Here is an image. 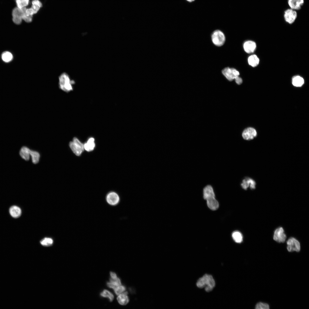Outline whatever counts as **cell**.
<instances>
[{
	"instance_id": "1",
	"label": "cell",
	"mask_w": 309,
	"mask_h": 309,
	"mask_svg": "<svg viewBox=\"0 0 309 309\" xmlns=\"http://www.w3.org/2000/svg\"><path fill=\"white\" fill-rule=\"evenodd\" d=\"M75 82L70 78L66 73L62 74L59 78V86L60 89L66 92H69L73 89Z\"/></svg>"
},
{
	"instance_id": "2",
	"label": "cell",
	"mask_w": 309,
	"mask_h": 309,
	"mask_svg": "<svg viewBox=\"0 0 309 309\" xmlns=\"http://www.w3.org/2000/svg\"><path fill=\"white\" fill-rule=\"evenodd\" d=\"M215 282L211 275L205 274L197 280L196 285L199 288H204L207 292L212 291L215 286Z\"/></svg>"
},
{
	"instance_id": "3",
	"label": "cell",
	"mask_w": 309,
	"mask_h": 309,
	"mask_svg": "<svg viewBox=\"0 0 309 309\" xmlns=\"http://www.w3.org/2000/svg\"><path fill=\"white\" fill-rule=\"evenodd\" d=\"M69 146L73 152L78 156L80 155L84 150V144L75 137L70 142Z\"/></svg>"
},
{
	"instance_id": "4",
	"label": "cell",
	"mask_w": 309,
	"mask_h": 309,
	"mask_svg": "<svg viewBox=\"0 0 309 309\" xmlns=\"http://www.w3.org/2000/svg\"><path fill=\"white\" fill-rule=\"evenodd\" d=\"M26 7L19 8L17 7H15L12 11V20L16 24H20L25 14Z\"/></svg>"
},
{
	"instance_id": "5",
	"label": "cell",
	"mask_w": 309,
	"mask_h": 309,
	"mask_svg": "<svg viewBox=\"0 0 309 309\" xmlns=\"http://www.w3.org/2000/svg\"><path fill=\"white\" fill-rule=\"evenodd\" d=\"M211 39L213 43L216 46L222 45L225 41V37L223 33L221 31L217 30L212 34Z\"/></svg>"
},
{
	"instance_id": "6",
	"label": "cell",
	"mask_w": 309,
	"mask_h": 309,
	"mask_svg": "<svg viewBox=\"0 0 309 309\" xmlns=\"http://www.w3.org/2000/svg\"><path fill=\"white\" fill-rule=\"evenodd\" d=\"M287 249L290 252L296 251L299 252L300 250L299 242L293 237L290 238L287 241Z\"/></svg>"
},
{
	"instance_id": "7",
	"label": "cell",
	"mask_w": 309,
	"mask_h": 309,
	"mask_svg": "<svg viewBox=\"0 0 309 309\" xmlns=\"http://www.w3.org/2000/svg\"><path fill=\"white\" fill-rule=\"evenodd\" d=\"M222 73L229 81H232L239 76V73L236 69L233 68L226 67L223 69Z\"/></svg>"
},
{
	"instance_id": "8",
	"label": "cell",
	"mask_w": 309,
	"mask_h": 309,
	"mask_svg": "<svg viewBox=\"0 0 309 309\" xmlns=\"http://www.w3.org/2000/svg\"><path fill=\"white\" fill-rule=\"evenodd\" d=\"M106 200L109 205L112 206H115L119 203L120 198L116 193L111 191L107 194L106 196Z\"/></svg>"
},
{
	"instance_id": "9",
	"label": "cell",
	"mask_w": 309,
	"mask_h": 309,
	"mask_svg": "<svg viewBox=\"0 0 309 309\" xmlns=\"http://www.w3.org/2000/svg\"><path fill=\"white\" fill-rule=\"evenodd\" d=\"M286 238V235L282 227H279L274 231L273 239L276 242L278 243H284L285 241Z\"/></svg>"
},
{
	"instance_id": "10",
	"label": "cell",
	"mask_w": 309,
	"mask_h": 309,
	"mask_svg": "<svg viewBox=\"0 0 309 309\" xmlns=\"http://www.w3.org/2000/svg\"><path fill=\"white\" fill-rule=\"evenodd\" d=\"M296 12L291 9L286 10L284 12V17L285 21L290 24L293 23L297 17Z\"/></svg>"
},
{
	"instance_id": "11",
	"label": "cell",
	"mask_w": 309,
	"mask_h": 309,
	"mask_svg": "<svg viewBox=\"0 0 309 309\" xmlns=\"http://www.w3.org/2000/svg\"><path fill=\"white\" fill-rule=\"evenodd\" d=\"M242 135L244 139L249 140L253 139L256 136L257 132L254 128L249 127L244 130Z\"/></svg>"
},
{
	"instance_id": "12",
	"label": "cell",
	"mask_w": 309,
	"mask_h": 309,
	"mask_svg": "<svg viewBox=\"0 0 309 309\" xmlns=\"http://www.w3.org/2000/svg\"><path fill=\"white\" fill-rule=\"evenodd\" d=\"M256 185L255 181L249 177H246L243 179L241 184L242 188L245 190H247L249 187L251 189H254L255 188Z\"/></svg>"
},
{
	"instance_id": "13",
	"label": "cell",
	"mask_w": 309,
	"mask_h": 309,
	"mask_svg": "<svg viewBox=\"0 0 309 309\" xmlns=\"http://www.w3.org/2000/svg\"><path fill=\"white\" fill-rule=\"evenodd\" d=\"M255 43L252 41H247L244 43L243 47L245 51L247 53L253 52L256 48Z\"/></svg>"
},
{
	"instance_id": "14",
	"label": "cell",
	"mask_w": 309,
	"mask_h": 309,
	"mask_svg": "<svg viewBox=\"0 0 309 309\" xmlns=\"http://www.w3.org/2000/svg\"><path fill=\"white\" fill-rule=\"evenodd\" d=\"M290 9L294 10L300 9L304 3V0H288Z\"/></svg>"
},
{
	"instance_id": "15",
	"label": "cell",
	"mask_w": 309,
	"mask_h": 309,
	"mask_svg": "<svg viewBox=\"0 0 309 309\" xmlns=\"http://www.w3.org/2000/svg\"><path fill=\"white\" fill-rule=\"evenodd\" d=\"M207 203L208 207L211 210H215L217 209L219 207L218 201L215 199V197H211L207 199Z\"/></svg>"
},
{
	"instance_id": "16",
	"label": "cell",
	"mask_w": 309,
	"mask_h": 309,
	"mask_svg": "<svg viewBox=\"0 0 309 309\" xmlns=\"http://www.w3.org/2000/svg\"><path fill=\"white\" fill-rule=\"evenodd\" d=\"M127 294V292H125L118 295L117 300L120 304L124 305L128 303L129 299Z\"/></svg>"
},
{
	"instance_id": "17",
	"label": "cell",
	"mask_w": 309,
	"mask_h": 309,
	"mask_svg": "<svg viewBox=\"0 0 309 309\" xmlns=\"http://www.w3.org/2000/svg\"><path fill=\"white\" fill-rule=\"evenodd\" d=\"M9 212L11 216L15 218L19 217L21 213V209L18 206L15 205L12 206L10 207Z\"/></svg>"
},
{
	"instance_id": "18",
	"label": "cell",
	"mask_w": 309,
	"mask_h": 309,
	"mask_svg": "<svg viewBox=\"0 0 309 309\" xmlns=\"http://www.w3.org/2000/svg\"><path fill=\"white\" fill-rule=\"evenodd\" d=\"M94 140V139L93 137L89 138L87 142L84 144V149L88 152L93 150L95 146Z\"/></svg>"
},
{
	"instance_id": "19",
	"label": "cell",
	"mask_w": 309,
	"mask_h": 309,
	"mask_svg": "<svg viewBox=\"0 0 309 309\" xmlns=\"http://www.w3.org/2000/svg\"><path fill=\"white\" fill-rule=\"evenodd\" d=\"M211 196H215V194L212 186L208 185L203 189V197L205 199L207 197Z\"/></svg>"
},
{
	"instance_id": "20",
	"label": "cell",
	"mask_w": 309,
	"mask_h": 309,
	"mask_svg": "<svg viewBox=\"0 0 309 309\" xmlns=\"http://www.w3.org/2000/svg\"><path fill=\"white\" fill-rule=\"evenodd\" d=\"M107 285L108 287L114 290L117 287L121 285L120 279L117 277L115 278H111L109 282H107Z\"/></svg>"
},
{
	"instance_id": "21",
	"label": "cell",
	"mask_w": 309,
	"mask_h": 309,
	"mask_svg": "<svg viewBox=\"0 0 309 309\" xmlns=\"http://www.w3.org/2000/svg\"><path fill=\"white\" fill-rule=\"evenodd\" d=\"M30 150L26 146L23 147L20 150L19 154L21 157L26 161L29 160Z\"/></svg>"
},
{
	"instance_id": "22",
	"label": "cell",
	"mask_w": 309,
	"mask_h": 309,
	"mask_svg": "<svg viewBox=\"0 0 309 309\" xmlns=\"http://www.w3.org/2000/svg\"><path fill=\"white\" fill-rule=\"evenodd\" d=\"M248 61L250 65L253 67H255L258 64L259 60L256 55H252L249 57Z\"/></svg>"
},
{
	"instance_id": "23",
	"label": "cell",
	"mask_w": 309,
	"mask_h": 309,
	"mask_svg": "<svg viewBox=\"0 0 309 309\" xmlns=\"http://www.w3.org/2000/svg\"><path fill=\"white\" fill-rule=\"evenodd\" d=\"M304 80L302 77L296 76L293 78L292 80L293 85L296 87L301 86L304 84Z\"/></svg>"
},
{
	"instance_id": "24",
	"label": "cell",
	"mask_w": 309,
	"mask_h": 309,
	"mask_svg": "<svg viewBox=\"0 0 309 309\" xmlns=\"http://www.w3.org/2000/svg\"><path fill=\"white\" fill-rule=\"evenodd\" d=\"M232 237L234 241L237 243H240L243 241V235L239 231H234L232 233Z\"/></svg>"
},
{
	"instance_id": "25",
	"label": "cell",
	"mask_w": 309,
	"mask_h": 309,
	"mask_svg": "<svg viewBox=\"0 0 309 309\" xmlns=\"http://www.w3.org/2000/svg\"><path fill=\"white\" fill-rule=\"evenodd\" d=\"M1 58L3 60L6 62H11L13 58V56L10 52L6 51L3 52L1 55Z\"/></svg>"
},
{
	"instance_id": "26",
	"label": "cell",
	"mask_w": 309,
	"mask_h": 309,
	"mask_svg": "<svg viewBox=\"0 0 309 309\" xmlns=\"http://www.w3.org/2000/svg\"><path fill=\"white\" fill-rule=\"evenodd\" d=\"M31 7L36 13L42 6V4L39 0H33Z\"/></svg>"
},
{
	"instance_id": "27",
	"label": "cell",
	"mask_w": 309,
	"mask_h": 309,
	"mask_svg": "<svg viewBox=\"0 0 309 309\" xmlns=\"http://www.w3.org/2000/svg\"><path fill=\"white\" fill-rule=\"evenodd\" d=\"M30 154L33 163L35 164L37 163L40 158L39 153L37 151L30 150Z\"/></svg>"
},
{
	"instance_id": "28",
	"label": "cell",
	"mask_w": 309,
	"mask_h": 309,
	"mask_svg": "<svg viewBox=\"0 0 309 309\" xmlns=\"http://www.w3.org/2000/svg\"><path fill=\"white\" fill-rule=\"evenodd\" d=\"M17 6L19 8L26 7L29 4V0H15Z\"/></svg>"
},
{
	"instance_id": "29",
	"label": "cell",
	"mask_w": 309,
	"mask_h": 309,
	"mask_svg": "<svg viewBox=\"0 0 309 309\" xmlns=\"http://www.w3.org/2000/svg\"><path fill=\"white\" fill-rule=\"evenodd\" d=\"M100 296L108 298L110 302H112L114 299L113 295L109 291L104 290L100 294Z\"/></svg>"
},
{
	"instance_id": "30",
	"label": "cell",
	"mask_w": 309,
	"mask_h": 309,
	"mask_svg": "<svg viewBox=\"0 0 309 309\" xmlns=\"http://www.w3.org/2000/svg\"><path fill=\"white\" fill-rule=\"evenodd\" d=\"M269 305L267 303L262 302L258 303L255 306L256 309H269Z\"/></svg>"
},
{
	"instance_id": "31",
	"label": "cell",
	"mask_w": 309,
	"mask_h": 309,
	"mask_svg": "<svg viewBox=\"0 0 309 309\" xmlns=\"http://www.w3.org/2000/svg\"><path fill=\"white\" fill-rule=\"evenodd\" d=\"M53 243L52 239L49 238H45L40 242L41 244L44 246H49L52 244Z\"/></svg>"
},
{
	"instance_id": "32",
	"label": "cell",
	"mask_w": 309,
	"mask_h": 309,
	"mask_svg": "<svg viewBox=\"0 0 309 309\" xmlns=\"http://www.w3.org/2000/svg\"><path fill=\"white\" fill-rule=\"evenodd\" d=\"M116 294L118 295L123 293L126 290L125 287L121 285L117 287L114 290Z\"/></svg>"
},
{
	"instance_id": "33",
	"label": "cell",
	"mask_w": 309,
	"mask_h": 309,
	"mask_svg": "<svg viewBox=\"0 0 309 309\" xmlns=\"http://www.w3.org/2000/svg\"><path fill=\"white\" fill-rule=\"evenodd\" d=\"M25 14L27 16L31 15L33 16V14H36V13L33 9L31 7L30 8L26 9Z\"/></svg>"
},
{
	"instance_id": "34",
	"label": "cell",
	"mask_w": 309,
	"mask_h": 309,
	"mask_svg": "<svg viewBox=\"0 0 309 309\" xmlns=\"http://www.w3.org/2000/svg\"><path fill=\"white\" fill-rule=\"evenodd\" d=\"M32 15L27 16L26 14L25 15L23 18V20L27 23H30L32 21Z\"/></svg>"
},
{
	"instance_id": "35",
	"label": "cell",
	"mask_w": 309,
	"mask_h": 309,
	"mask_svg": "<svg viewBox=\"0 0 309 309\" xmlns=\"http://www.w3.org/2000/svg\"><path fill=\"white\" fill-rule=\"evenodd\" d=\"M235 80L236 83L238 85L241 84L242 82V79L239 76L236 77Z\"/></svg>"
},
{
	"instance_id": "36",
	"label": "cell",
	"mask_w": 309,
	"mask_h": 309,
	"mask_svg": "<svg viewBox=\"0 0 309 309\" xmlns=\"http://www.w3.org/2000/svg\"><path fill=\"white\" fill-rule=\"evenodd\" d=\"M110 274L111 278H115L117 277L116 274L114 272H110Z\"/></svg>"
},
{
	"instance_id": "37",
	"label": "cell",
	"mask_w": 309,
	"mask_h": 309,
	"mask_svg": "<svg viewBox=\"0 0 309 309\" xmlns=\"http://www.w3.org/2000/svg\"><path fill=\"white\" fill-rule=\"evenodd\" d=\"M187 0L188 1L191 2V1H194V0Z\"/></svg>"
}]
</instances>
